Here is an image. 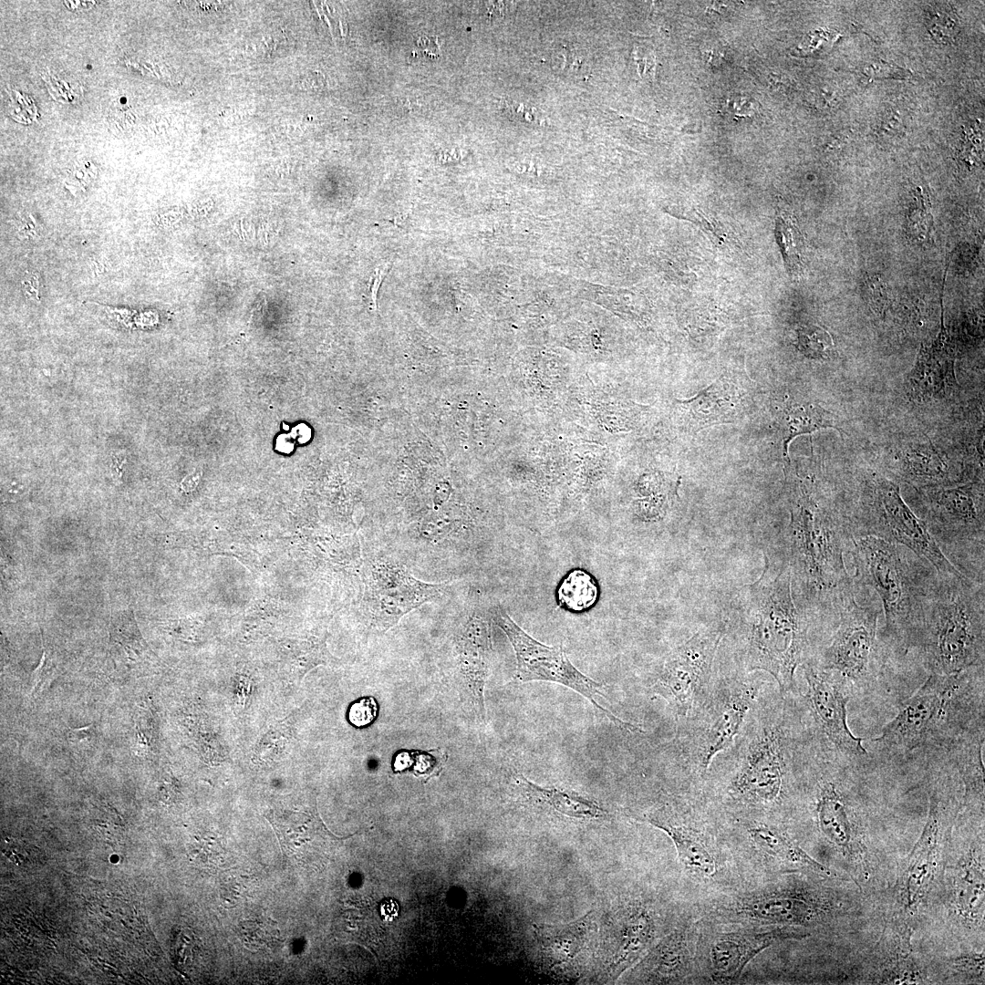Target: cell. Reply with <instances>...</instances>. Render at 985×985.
<instances>
[{
    "instance_id": "obj_25",
    "label": "cell",
    "mask_w": 985,
    "mask_h": 985,
    "mask_svg": "<svg viewBox=\"0 0 985 985\" xmlns=\"http://www.w3.org/2000/svg\"><path fill=\"white\" fill-rule=\"evenodd\" d=\"M594 923L593 912L590 911L567 924L535 926V938L540 951L552 964L569 963L584 950L594 933Z\"/></svg>"
},
{
    "instance_id": "obj_44",
    "label": "cell",
    "mask_w": 985,
    "mask_h": 985,
    "mask_svg": "<svg viewBox=\"0 0 985 985\" xmlns=\"http://www.w3.org/2000/svg\"><path fill=\"white\" fill-rule=\"evenodd\" d=\"M94 725L89 724L81 728L69 729L68 739L73 742H79L91 739L94 734Z\"/></svg>"
},
{
    "instance_id": "obj_16",
    "label": "cell",
    "mask_w": 985,
    "mask_h": 985,
    "mask_svg": "<svg viewBox=\"0 0 985 985\" xmlns=\"http://www.w3.org/2000/svg\"><path fill=\"white\" fill-rule=\"evenodd\" d=\"M808 936L790 926H762L716 933L707 951L710 978L717 983L733 982L756 956L772 944Z\"/></svg>"
},
{
    "instance_id": "obj_36",
    "label": "cell",
    "mask_w": 985,
    "mask_h": 985,
    "mask_svg": "<svg viewBox=\"0 0 985 985\" xmlns=\"http://www.w3.org/2000/svg\"><path fill=\"white\" fill-rule=\"evenodd\" d=\"M378 712V705L373 696H364L350 704L347 712L348 722L356 728H366L372 724Z\"/></svg>"
},
{
    "instance_id": "obj_6",
    "label": "cell",
    "mask_w": 985,
    "mask_h": 985,
    "mask_svg": "<svg viewBox=\"0 0 985 985\" xmlns=\"http://www.w3.org/2000/svg\"><path fill=\"white\" fill-rule=\"evenodd\" d=\"M984 483L976 479L916 490L919 518L949 562L985 584Z\"/></svg>"
},
{
    "instance_id": "obj_22",
    "label": "cell",
    "mask_w": 985,
    "mask_h": 985,
    "mask_svg": "<svg viewBox=\"0 0 985 985\" xmlns=\"http://www.w3.org/2000/svg\"><path fill=\"white\" fill-rule=\"evenodd\" d=\"M514 782L526 803L555 816L583 822L607 819V809L595 799L576 792L554 786H542L522 773Z\"/></svg>"
},
{
    "instance_id": "obj_9",
    "label": "cell",
    "mask_w": 985,
    "mask_h": 985,
    "mask_svg": "<svg viewBox=\"0 0 985 985\" xmlns=\"http://www.w3.org/2000/svg\"><path fill=\"white\" fill-rule=\"evenodd\" d=\"M762 690V682L745 677L710 681L703 697L685 719L687 724L679 738L685 762L704 775L715 759L732 746Z\"/></svg>"
},
{
    "instance_id": "obj_8",
    "label": "cell",
    "mask_w": 985,
    "mask_h": 985,
    "mask_svg": "<svg viewBox=\"0 0 985 985\" xmlns=\"http://www.w3.org/2000/svg\"><path fill=\"white\" fill-rule=\"evenodd\" d=\"M974 669L955 675L928 674L920 688L900 703L896 716L885 725L880 735L871 741L882 750L897 753H909L934 744L949 747L962 735L955 731L956 721L966 704L965 686Z\"/></svg>"
},
{
    "instance_id": "obj_42",
    "label": "cell",
    "mask_w": 985,
    "mask_h": 985,
    "mask_svg": "<svg viewBox=\"0 0 985 985\" xmlns=\"http://www.w3.org/2000/svg\"><path fill=\"white\" fill-rule=\"evenodd\" d=\"M22 291L26 298L39 302L41 298V277L35 271H26L21 280Z\"/></svg>"
},
{
    "instance_id": "obj_4",
    "label": "cell",
    "mask_w": 985,
    "mask_h": 985,
    "mask_svg": "<svg viewBox=\"0 0 985 985\" xmlns=\"http://www.w3.org/2000/svg\"><path fill=\"white\" fill-rule=\"evenodd\" d=\"M784 710L783 702L762 706L760 697L733 742L727 792L736 802L755 807L781 803L799 748Z\"/></svg>"
},
{
    "instance_id": "obj_38",
    "label": "cell",
    "mask_w": 985,
    "mask_h": 985,
    "mask_svg": "<svg viewBox=\"0 0 985 985\" xmlns=\"http://www.w3.org/2000/svg\"><path fill=\"white\" fill-rule=\"evenodd\" d=\"M55 670V665L52 662L47 651L43 647V653L40 658L38 666L35 669L32 674V686L30 690V697H34L39 692L43 686L50 679Z\"/></svg>"
},
{
    "instance_id": "obj_11",
    "label": "cell",
    "mask_w": 985,
    "mask_h": 985,
    "mask_svg": "<svg viewBox=\"0 0 985 985\" xmlns=\"http://www.w3.org/2000/svg\"><path fill=\"white\" fill-rule=\"evenodd\" d=\"M833 907L830 898L818 889L781 885L733 897L718 907L717 915L761 926L808 927L826 918Z\"/></svg>"
},
{
    "instance_id": "obj_28",
    "label": "cell",
    "mask_w": 985,
    "mask_h": 985,
    "mask_svg": "<svg viewBox=\"0 0 985 985\" xmlns=\"http://www.w3.org/2000/svg\"><path fill=\"white\" fill-rule=\"evenodd\" d=\"M747 832L754 845L766 855L783 862L806 866L820 874L830 875V870L809 855L794 843L781 828L767 823L751 824Z\"/></svg>"
},
{
    "instance_id": "obj_1",
    "label": "cell",
    "mask_w": 985,
    "mask_h": 985,
    "mask_svg": "<svg viewBox=\"0 0 985 985\" xmlns=\"http://www.w3.org/2000/svg\"><path fill=\"white\" fill-rule=\"evenodd\" d=\"M852 577L877 596L883 611L880 637L893 657L915 650L938 573L910 549L873 536L855 538L846 552Z\"/></svg>"
},
{
    "instance_id": "obj_20",
    "label": "cell",
    "mask_w": 985,
    "mask_h": 985,
    "mask_svg": "<svg viewBox=\"0 0 985 985\" xmlns=\"http://www.w3.org/2000/svg\"><path fill=\"white\" fill-rule=\"evenodd\" d=\"M638 819L661 830L670 838L679 859L688 871L704 878L716 874L717 862L702 835L686 824L672 804L664 803L656 805Z\"/></svg>"
},
{
    "instance_id": "obj_5",
    "label": "cell",
    "mask_w": 985,
    "mask_h": 985,
    "mask_svg": "<svg viewBox=\"0 0 985 985\" xmlns=\"http://www.w3.org/2000/svg\"><path fill=\"white\" fill-rule=\"evenodd\" d=\"M841 498L853 538L873 536L901 544L928 560L943 575H962L944 556L919 518L901 495L897 481L868 471L855 476Z\"/></svg>"
},
{
    "instance_id": "obj_30",
    "label": "cell",
    "mask_w": 985,
    "mask_h": 985,
    "mask_svg": "<svg viewBox=\"0 0 985 985\" xmlns=\"http://www.w3.org/2000/svg\"><path fill=\"white\" fill-rule=\"evenodd\" d=\"M679 485V478H667L662 475H650L643 478L639 492L644 496L637 501V514L645 521L660 518L666 513Z\"/></svg>"
},
{
    "instance_id": "obj_29",
    "label": "cell",
    "mask_w": 985,
    "mask_h": 985,
    "mask_svg": "<svg viewBox=\"0 0 985 985\" xmlns=\"http://www.w3.org/2000/svg\"><path fill=\"white\" fill-rule=\"evenodd\" d=\"M655 933L651 915L640 907H633L627 913L619 932L618 947L616 952L614 972L621 973L630 967L652 942Z\"/></svg>"
},
{
    "instance_id": "obj_34",
    "label": "cell",
    "mask_w": 985,
    "mask_h": 985,
    "mask_svg": "<svg viewBox=\"0 0 985 985\" xmlns=\"http://www.w3.org/2000/svg\"><path fill=\"white\" fill-rule=\"evenodd\" d=\"M834 347L830 333L821 327L805 325L797 329V347L808 358L826 359Z\"/></svg>"
},
{
    "instance_id": "obj_17",
    "label": "cell",
    "mask_w": 985,
    "mask_h": 985,
    "mask_svg": "<svg viewBox=\"0 0 985 985\" xmlns=\"http://www.w3.org/2000/svg\"><path fill=\"white\" fill-rule=\"evenodd\" d=\"M455 646L464 701L475 718L484 722V687L492 652L488 619L482 613H472L460 629Z\"/></svg>"
},
{
    "instance_id": "obj_43",
    "label": "cell",
    "mask_w": 985,
    "mask_h": 985,
    "mask_svg": "<svg viewBox=\"0 0 985 985\" xmlns=\"http://www.w3.org/2000/svg\"><path fill=\"white\" fill-rule=\"evenodd\" d=\"M863 72L867 76H876V78H894L895 76L900 77L904 74H907L906 71L897 67L896 65L884 63V61L864 67Z\"/></svg>"
},
{
    "instance_id": "obj_7",
    "label": "cell",
    "mask_w": 985,
    "mask_h": 985,
    "mask_svg": "<svg viewBox=\"0 0 985 985\" xmlns=\"http://www.w3.org/2000/svg\"><path fill=\"white\" fill-rule=\"evenodd\" d=\"M853 580L851 591L825 622L831 628L826 644L815 658H810L839 673L853 686H866L893 655L880 637L883 611L877 596Z\"/></svg>"
},
{
    "instance_id": "obj_23",
    "label": "cell",
    "mask_w": 985,
    "mask_h": 985,
    "mask_svg": "<svg viewBox=\"0 0 985 985\" xmlns=\"http://www.w3.org/2000/svg\"><path fill=\"white\" fill-rule=\"evenodd\" d=\"M641 980L673 983L684 980L691 969L687 930L676 929L661 939L638 966Z\"/></svg>"
},
{
    "instance_id": "obj_2",
    "label": "cell",
    "mask_w": 985,
    "mask_h": 985,
    "mask_svg": "<svg viewBox=\"0 0 985 985\" xmlns=\"http://www.w3.org/2000/svg\"><path fill=\"white\" fill-rule=\"evenodd\" d=\"M747 591L745 668L770 674L786 697L793 692L796 669L809 658L811 648V621L794 604L790 566L780 564L775 575L766 567Z\"/></svg>"
},
{
    "instance_id": "obj_18",
    "label": "cell",
    "mask_w": 985,
    "mask_h": 985,
    "mask_svg": "<svg viewBox=\"0 0 985 985\" xmlns=\"http://www.w3.org/2000/svg\"><path fill=\"white\" fill-rule=\"evenodd\" d=\"M689 434L718 424L733 423L745 414L748 392L738 378L722 375L696 396L679 400Z\"/></svg>"
},
{
    "instance_id": "obj_12",
    "label": "cell",
    "mask_w": 985,
    "mask_h": 985,
    "mask_svg": "<svg viewBox=\"0 0 985 985\" xmlns=\"http://www.w3.org/2000/svg\"><path fill=\"white\" fill-rule=\"evenodd\" d=\"M721 637V629L697 632L672 650L658 670L650 690L670 705L677 719H687L707 691Z\"/></svg>"
},
{
    "instance_id": "obj_10",
    "label": "cell",
    "mask_w": 985,
    "mask_h": 985,
    "mask_svg": "<svg viewBox=\"0 0 985 985\" xmlns=\"http://www.w3.org/2000/svg\"><path fill=\"white\" fill-rule=\"evenodd\" d=\"M492 621L509 639L515 655V679L518 682L546 681L565 686L586 698L613 724L629 732H643L631 722L623 721L602 706L604 686L581 672L561 647H551L536 640L520 627L501 607L493 608Z\"/></svg>"
},
{
    "instance_id": "obj_33",
    "label": "cell",
    "mask_w": 985,
    "mask_h": 985,
    "mask_svg": "<svg viewBox=\"0 0 985 985\" xmlns=\"http://www.w3.org/2000/svg\"><path fill=\"white\" fill-rule=\"evenodd\" d=\"M775 236L788 272L793 275H798L802 269L804 250L799 231L790 221L778 217Z\"/></svg>"
},
{
    "instance_id": "obj_3",
    "label": "cell",
    "mask_w": 985,
    "mask_h": 985,
    "mask_svg": "<svg viewBox=\"0 0 985 985\" xmlns=\"http://www.w3.org/2000/svg\"><path fill=\"white\" fill-rule=\"evenodd\" d=\"M915 651L929 674L984 666L985 585L963 575L938 574Z\"/></svg>"
},
{
    "instance_id": "obj_35",
    "label": "cell",
    "mask_w": 985,
    "mask_h": 985,
    "mask_svg": "<svg viewBox=\"0 0 985 985\" xmlns=\"http://www.w3.org/2000/svg\"><path fill=\"white\" fill-rule=\"evenodd\" d=\"M927 25L932 37L943 44L953 40L959 30L958 16L946 3H936L928 6Z\"/></svg>"
},
{
    "instance_id": "obj_39",
    "label": "cell",
    "mask_w": 985,
    "mask_h": 985,
    "mask_svg": "<svg viewBox=\"0 0 985 985\" xmlns=\"http://www.w3.org/2000/svg\"><path fill=\"white\" fill-rule=\"evenodd\" d=\"M15 230L17 237L25 242H36L42 237L41 226L35 222L32 215L22 217L15 223Z\"/></svg>"
},
{
    "instance_id": "obj_15",
    "label": "cell",
    "mask_w": 985,
    "mask_h": 985,
    "mask_svg": "<svg viewBox=\"0 0 985 985\" xmlns=\"http://www.w3.org/2000/svg\"><path fill=\"white\" fill-rule=\"evenodd\" d=\"M443 585L414 577L403 565L378 560L372 570V619L378 630H388L402 617L440 596Z\"/></svg>"
},
{
    "instance_id": "obj_14",
    "label": "cell",
    "mask_w": 985,
    "mask_h": 985,
    "mask_svg": "<svg viewBox=\"0 0 985 985\" xmlns=\"http://www.w3.org/2000/svg\"><path fill=\"white\" fill-rule=\"evenodd\" d=\"M949 802L934 788L921 835L911 850L896 886V904L901 923L925 904L938 873L940 847L951 815Z\"/></svg>"
},
{
    "instance_id": "obj_24",
    "label": "cell",
    "mask_w": 985,
    "mask_h": 985,
    "mask_svg": "<svg viewBox=\"0 0 985 985\" xmlns=\"http://www.w3.org/2000/svg\"><path fill=\"white\" fill-rule=\"evenodd\" d=\"M814 812L817 824L824 836L844 854L851 853L855 830L850 808L834 781L823 779L819 782Z\"/></svg>"
},
{
    "instance_id": "obj_19",
    "label": "cell",
    "mask_w": 985,
    "mask_h": 985,
    "mask_svg": "<svg viewBox=\"0 0 985 985\" xmlns=\"http://www.w3.org/2000/svg\"><path fill=\"white\" fill-rule=\"evenodd\" d=\"M892 480L910 484L914 489L951 485L973 478L929 440L918 441L897 452L889 466Z\"/></svg>"
},
{
    "instance_id": "obj_37",
    "label": "cell",
    "mask_w": 985,
    "mask_h": 985,
    "mask_svg": "<svg viewBox=\"0 0 985 985\" xmlns=\"http://www.w3.org/2000/svg\"><path fill=\"white\" fill-rule=\"evenodd\" d=\"M952 969L968 976L980 979L984 976V954L973 953L951 960Z\"/></svg>"
},
{
    "instance_id": "obj_26",
    "label": "cell",
    "mask_w": 985,
    "mask_h": 985,
    "mask_svg": "<svg viewBox=\"0 0 985 985\" xmlns=\"http://www.w3.org/2000/svg\"><path fill=\"white\" fill-rule=\"evenodd\" d=\"M776 423L782 437L783 455L789 461L788 449L794 438L821 429L840 430L836 417L821 405L811 401H790L776 412Z\"/></svg>"
},
{
    "instance_id": "obj_32",
    "label": "cell",
    "mask_w": 985,
    "mask_h": 985,
    "mask_svg": "<svg viewBox=\"0 0 985 985\" xmlns=\"http://www.w3.org/2000/svg\"><path fill=\"white\" fill-rule=\"evenodd\" d=\"M110 638L120 647L129 659L135 661L143 656L146 644L137 627L132 611L120 612L112 617Z\"/></svg>"
},
{
    "instance_id": "obj_46",
    "label": "cell",
    "mask_w": 985,
    "mask_h": 985,
    "mask_svg": "<svg viewBox=\"0 0 985 985\" xmlns=\"http://www.w3.org/2000/svg\"><path fill=\"white\" fill-rule=\"evenodd\" d=\"M201 474L202 473L198 472L185 477L181 483L182 490L185 492L192 491L198 484Z\"/></svg>"
},
{
    "instance_id": "obj_31",
    "label": "cell",
    "mask_w": 985,
    "mask_h": 985,
    "mask_svg": "<svg viewBox=\"0 0 985 985\" xmlns=\"http://www.w3.org/2000/svg\"><path fill=\"white\" fill-rule=\"evenodd\" d=\"M598 587L587 572L576 569L565 575L557 588V599L565 608L580 612L590 608L596 601Z\"/></svg>"
},
{
    "instance_id": "obj_41",
    "label": "cell",
    "mask_w": 985,
    "mask_h": 985,
    "mask_svg": "<svg viewBox=\"0 0 985 985\" xmlns=\"http://www.w3.org/2000/svg\"><path fill=\"white\" fill-rule=\"evenodd\" d=\"M451 526L442 519L429 521L421 526L420 534L424 540H440L450 533Z\"/></svg>"
},
{
    "instance_id": "obj_47",
    "label": "cell",
    "mask_w": 985,
    "mask_h": 985,
    "mask_svg": "<svg viewBox=\"0 0 985 985\" xmlns=\"http://www.w3.org/2000/svg\"><path fill=\"white\" fill-rule=\"evenodd\" d=\"M65 5L71 10H87L92 7L95 2L91 1H65Z\"/></svg>"
},
{
    "instance_id": "obj_21",
    "label": "cell",
    "mask_w": 985,
    "mask_h": 985,
    "mask_svg": "<svg viewBox=\"0 0 985 985\" xmlns=\"http://www.w3.org/2000/svg\"><path fill=\"white\" fill-rule=\"evenodd\" d=\"M954 356L944 327L938 337L921 347L907 378L908 396L918 402L948 397L956 388Z\"/></svg>"
},
{
    "instance_id": "obj_40",
    "label": "cell",
    "mask_w": 985,
    "mask_h": 985,
    "mask_svg": "<svg viewBox=\"0 0 985 985\" xmlns=\"http://www.w3.org/2000/svg\"><path fill=\"white\" fill-rule=\"evenodd\" d=\"M97 175L96 168L91 162L78 163L71 171L68 181L82 190L92 182Z\"/></svg>"
},
{
    "instance_id": "obj_27",
    "label": "cell",
    "mask_w": 985,
    "mask_h": 985,
    "mask_svg": "<svg viewBox=\"0 0 985 985\" xmlns=\"http://www.w3.org/2000/svg\"><path fill=\"white\" fill-rule=\"evenodd\" d=\"M952 889V906L968 921H975L984 911L983 863L969 853L956 868Z\"/></svg>"
},
{
    "instance_id": "obj_13",
    "label": "cell",
    "mask_w": 985,
    "mask_h": 985,
    "mask_svg": "<svg viewBox=\"0 0 985 985\" xmlns=\"http://www.w3.org/2000/svg\"><path fill=\"white\" fill-rule=\"evenodd\" d=\"M801 666L807 686L804 700L823 741L843 758L856 759L866 755L863 739L854 735L847 724V704L853 684L811 658Z\"/></svg>"
},
{
    "instance_id": "obj_45",
    "label": "cell",
    "mask_w": 985,
    "mask_h": 985,
    "mask_svg": "<svg viewBox=\"0 0 985 985\" xmlns=\"http://www.w3.org/2000/svg\"><path fill=\"white\" fill-rule=\"evenodd\" d=\"M451 488L447 482H440L436 485L434 492V504L435 506L441 505L446 502L451 494Z\"/></svg>"
}]
</instances>
